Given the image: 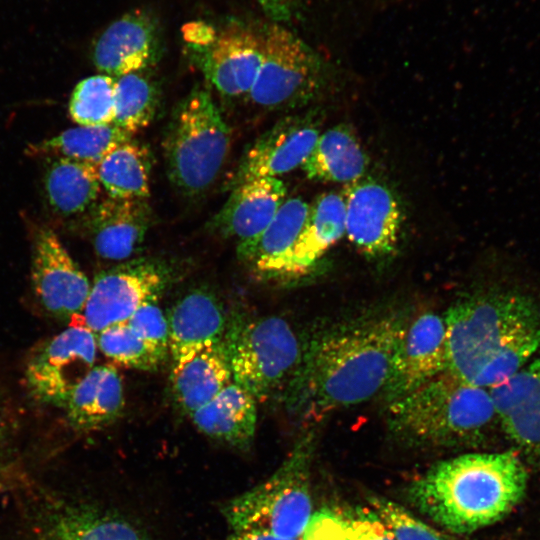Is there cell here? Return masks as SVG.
I'll list each match as a JSON object with an SVG mask.
<instances>
[{
  "mask_svg": "<svg viewBox=\"0 0 540 540\" xmlns=\"http://www.w3.org/2000/svg\"><path fill=\"white\" fill-rule=\"evenodd\" d=\"M160 52L156 21L143 10H134L112 22L96 40L92 58L105 75L118 78L149 68Z\"/></svg>",
  "mask_w": 540,
  "mask_h": 540,
  "instance_id": "17",
  "label": "cell"
},
{
  "mask_svg": "<svg viewBox=\"0 0 540 540\" xmlns=\"http://www.w3.org/2000/svg\"><path fill=\"white\" fill-rule=\"evenodd\" d=\"M98 349L112 361L134 369H157L165 355L142 340L126 322L111 325L96 334Z\"/></svg>",
  "mask_w": 540,
  "mask_h": 540,
  "instance_id": "34",
  "label": "cell"
},
{
  "mask_svg": "<svg viewBox=\"0 0 540 540\" xmlns=\"http://www.w3.org/2000/svg\"><path fill=\"white\" fill-rule=\"evenodd\" d=\"M405 327L399 317L373 318L312 341L288 385L289 404L317 420L383 391Z\"/></svg>",
  "mask_w": 540,
  "mask_h": 540,
  "instance_id": "1",
  "label": "cell"
},
{
  "mask_svg": "<svg viewBox=\"0 0 540 540\" xmlns=\"http://www.w3.org/2000/svg\"><path fill=\"white\" fill-rule=\"evenodd\" d=\"M116 78L93 75L80 81L73 90L69 113L82 126H101L114 122Z\"/></svg>",
  "mask_w": 540,
  "mask_h": 540,
  "instance_id": "33",
  "label": "cell"
},
{
  "mask_svg": "<svg viewBox=\"0 0 540 540\" xmlns=\"http://www.w3.org/2000/svg\"><path fill=\"white\" fill-rule=\"evenodd\" d=\"M369 502L374 514L395 540H455L428 526L393 501L373 496Z\"/></svg>",
  "mask_w": 540,
  "mask_h": 540,
  "instance_id": "35",
  "label": "cell"
},
{
  "mask_svg": "<svg viewBox=\"0 0 540 540\" xmlns=\"http://www.w3.org/2000/svg\"><path fill=\"white\" fill-rule=\"evenodd\" d=\"M319 135L318 125L311 116H291L280 120L244 152L232 188L256 178H278L301 167Z\"/></svg>",
  "mask_w": 540,
  "mask_h": 540,
  "instance_id": "15",
  "label": "cell"
},
{
  "mask_svg": "<svg viewBox=\"0 0 540 540\" xmlns=\"http://www.w3.org/2000/svg\"><path fill=\"white\" fill-rule=\"evenodd\" d=\"M262 10L275 22L285 21L292 17L295 0H256Z\"/></svg>",
  "mask_w": 540,
  "mask_h": 540,
  "instance_id": "38",
  "label": "cell"
},
{
  "mask_svg": "<svg viewBox=\"0 0 540 540\" xmlns=\"http://www.w3.org/2000/svg\"><path fill=\"white\" fill-rule=\"evenodd\" d=\"M447 370L444 318L424 313L405 327L383 390L388 402L400 399Z\"/></svg>",
  "mask_w": 540,
  "mask_h": 540,
  "instance_id": "12",
  "label": "cell"
},
{
  "mask_svg": "<svg viewBox=\"0 0 540 540\" xmlns=\"http://www.w3.org/2000/svg\"><path fill=\"white\" fill-rule=\"evenodd\" d=\"M50 540H146L129 521L94 510H76L57 520Z\"/></svg>",
  "mask_w": 540,
  "mask_h": 540,
  "instance_id": "31",
  "label": "cell"
},
{
  "mask_svg": "<svg viewBox=\"0 0 540 540\" xmlns=\"http://www.w3.org/2000/svg\"><path fill=\"white\" fill-rule=\"evenodd\" d=\"M96 334L85 326H71L52 337L31 357L26 380L41 401L63 407L76 384L94 367Z\"/></svg>",
  "mask_w": 540,
  "mask_h": 540,
  "instance_id": "10",
  "label": "cell"
},
{
  "mask_svg": "<svg viewBox=\"0 0 540 540\" xmlns=\"http://www.w3.org/2000/svg\"><path fill=\"white\" fill-rule=\"evenodd\" d=\"M256 403L249 392L232 381L189 417L202 434L245 450L252 444L256 431Z\"/></svg>",
  "mask_w": 540,
  "mask_h": 540,
  "instance_id": "23",
  "label": "cell"
},
{
  "mask_svg": "<svg viewBox=\"0 0 540 540\" xmlns=\"http://www.w3.org/2000/svg\"><path fill=\"white\" fill-rule=\"evenodd\" d=\"M345 202V234L363 254L379 257L396 247L402 215L391 190L382 183L358 180L347 184Z\"/></svg>",
  "mask_w": 540,
  "mask_h": 540,
  "instance_id": "11",
  "label": "cell"
},
{
  "mask_svg": "<svg viewBox=\"0 0 540 540\" xmlns=\"http://www.w3.org/2000/svg\"><path fill=\"white\" fill-rule=\"evenodd\" d=\"M226 540H290L260 531L233 532Z\"/></svg>",
  "mask_w": 540,
  "mask_h": 540,
  "instance_id": "39",
  "label": "cell"
},
{
  "mask_svg": "<svg viewBox=\"0 0 540 540\" xmlns=\"http://www.w3.org/2000/svg\"><path fill=\"white\" fill-rule=\"evenodd\" d=\"M345 234V202L341 194L326 192L310 204L306 223L293 248L270 279L303 276Z\"/></svg>",
  "mask_w": 540,
  "mask_h": 540,
  "instance_id": "21",
  "label": "cell"
},
{
  "mask_svg": "<svg viewBox=\"0 0 540 540\" xmlns=\"http://www.w3.org/2000/svg\"><path fill=\"white\" fill-rule=\"evenodd\" d=\"M166 317L172 370L201 350L221 342L228 323L218 298L201 288L185 294Z\"/></svg>",
  "mask_w": 540,
  "mask_h": 540,
  "instance_id": "18",
  "label": "cell"
},
{
  "mask_svg": "<svg viewBox=\"0 0 540 540\" xmlns=\"http://www.w3.org/2000/svg\"><path fill=\"white\" fill-rule=\"evenodd\" d=\"M223 342L232 380L257 402L289 385L302 357L291 325L278 316L228 319Z\"/></svg>",
  "mask_w": 540,
  "mask_h": 540,
  "instance_id": "7",
  "label": "cell"
},
{
  "mask_svg": "<svg viewBox=\"0 0 540 540\" xmlns=\"http://www.w3.org/2000/svg\"><path fill=\"white\" fill-rule=\"evenodd\" d=\"M230 149V130L210 90L195 87L176 107L164 140L171 182L187 195L207 190Z\"/></svg>",
  "mask_w": 540,
  "mask_h": 540,
  "instance_id": "6",
  "label": "cell"
},
{
  "mask_svg": "<svg viewBox=\"0 0 540 540\" xmlns=\"http://www.w3.org/2000/svg\"><path fill=\"white\" fill-rule=\"evenodd\" d=\"M97 167L70 158L51 157L44 177L51 208L65 217L91 209L101 191Z\"/></svg>",
  "mask_w": 540,
  "mask_h": 540,
  "instance_id": "27",
  "label": "cell"
},
{
  "mask_svg": "<svg viewBox=\"0 0 540 540\" xmlns=\"http://www.w3.org/2000/svg\"><path fill=\"white\" fill-rule=\"evenodd\" d=\"M151 223L147 199L107 197L91 208L88 227L101 258L125 260L142 245Z\"/></svg>",
  "mask_w": 540,
  "mask_h": 540,
  "instance_id": "19",
  "label": "cell"
},
{
  "mask_svg": "<svg viewBox=\"0 0 540 540\" xmlns=\"http://www.w3.org/2000/svg\"><path fill=\"white\" fill-rule=\"evenodd\" d=\"M232 381L223 340L201 350L171 373L173 397L188 416L209 403Z\"/></svg>",
  "mask_w": 540,
  "mask_h": 540,
  "instance_id": "25",
  "label": "cell"
},
{
  "mask_svg": "<svg viewBox=\"0 0 540 540\" xmlns=\"http://www.w3.org/2000/svg\"><path fill=\"white\" fill-rule=\"evenodd\" d=\"M447 370L490 389L514 376L540 351V302L511 290L476 293L445 317Z\"/></svg>",
  "mask_w": 540,
  "mask_h": 540,
  "instance_id": "2",
  "label": "cell"
},
{
  "mask_svg": "<svg viewBox=\"0 0 540 540\" xmlns=\"http://www.w3.org/2000/svg\"><path fill=\"white\" fill-rule=\"evenodd\" d=\"M159 90L144 70L116 78L114 124L129 134L147 127L156 115Z\"/></svg>",
  "mask_w": 540,
  "mask_h": 540,
  "instance_id": "30",
  "label": "cell"
},
{
  "mask_svg": "<svg viewBox=\"0 0 540 540\" xmlns=\"http://www.w3.org/2000/svg\"><path fill=\"white\" fill-rule=\"evenodd\" d=\"M313 438V434L303 436L269 478L223 506V516L233 532L301 538L313 516L309 487Z\"/></svg>",
  "mask_w": 540,
  "mask_h": 540,
  "instance_id": "5",
  "label": "cell"
},
{
  "mask_svg": "<svg viewBox=\"0 0 540 540\" xmlns=\"http://www.w3.org/2000/svg\"><path fill=\"white\" fill-rule=\"evenodd\" d=\"M169 267L140 258L123 262L96 275L82 311L85 327L95 334L126 322L142 305L157 302L171 282Z\"/></svg>",
  "mask_w": 540,
  "mask_h": 540,
  "instance_id": "9",
  "label": "cell"
},
{
  "mask_svg": "<svg viewBox=\"0 0 540 540\" xmlns=\"http://www.w3.org/2000/svg\"><path fill=\"white\" fill-rule=\"evenodd\" d=\"M489 392L505 435L524 455L540 461V351Z\"/></svg>",
  "mask_w": 540,
  "mask_h": 540,
  "instance_id": "16",
  "label": "cell"
},
{
  "mask_svg": "<svg viewBox=\"0 0 540 540\" xmlns=\"http://www.w3.org/2000/svg\"><path fill=\"white\" fill-rule=\"evenodd\" d=\"M126 323L142 340L167 356L169 352L168 321L156 302L142 305Z\"/></svg>",
  "mask_w": 540,
  "mask_h": 540,
  "instance_id": "36",
  "label": "cell"
},
{
  "mask_svg": "<svg viewBox=\"0 0 540 540\" xmlns=\"http://www.w3.org/2000/svg\"><path fill=\"white\" fill-rule=\"evenodd\" d=\"M321 78V61L303 40L277 22L264 26L263 59L247 96L254 105L276 110L303 103Z\"/></svg>",
  "mask_w": 540,
  "mask_h": 540,
  "instance_id": "8",
  "label": "cell"
},
{
  "mask_svg": "<svg viewBox=\"0 0 540 540\" xmlns=\"http://www.w3.org/2000/svg\"><path fill=\"white\" fill-rule=\"evenodd\" d=\"M310 204L299 197L285 199L268 226L255 238L238 244L241 260L256 276L270 279L289 254L308 218Z\"/></svg>",
  "mask_w": 540,
  "mask_h": 540,
  "instance_id": "24",
  "label": "cell"
},
{
  "mask_svg": "<svg viewBox=\"0 0 540 540\" xmlns=\"http://www.w3.org/2000/svg\"><path fill=\"white\" fill-rule=\"evenodd\" d=\"M301 540H395L374 512L354 515L330 511L312 516Z\"/></svg>",
  "mask_w": 540,
  "mask_h": 540,
  "instance_id": "32",
  "label": "cell"
},
{
  "mask_svg": "<svg viewBox=\"0 0 540 540\" xmlns=\"http://www.w3.org/2000/svg\"><path fill=\"white\" fill-rule=\"evenodd\" d=\"M528 474L512 451L470 453L433 466L409 489L411 501L453 533L491 525L521 501Z\"/></svg>",
  "mask_w": 540,
  "mask_h": 540,
  "instance_id": "3",
  "label": "cell"
},
{
  "mask_svg": "<svg viewBox=\"0 0 540 540\" xmlns=\"http://www.w3.org/2000/svg\"><path fill=\"white\" fill-rule=\"evenodd\" d=\"M63 408L71 425L93 431L116 421L124 408V390L117 370L92 367L70 392Z\"/></svg>",
  "mask_w": 540,
  "mask_h": 540,
  "instance_id": "22",
  "label": "cell"
},
{
  "mask_svg": "<svg viewBox=\"0 0 540 540\" xmlns=\"http://www.w3.org/2000/svg\"><path fill=\"white\" fill-rule=\"evenodd\" d=\"M388 414L395 435L425 447L473 445L499 424L489 389L448 370L390 402Z\"/></svg>",
  "mask_w": 540,
  "mask_h": 540,
  "instance_id": "4",
  "label": "cell"
},
{
  "mask_svg": "<svg viewBox=\"0 0 540 540\" xmlns=\"http://www.w3.org/2000/svg\"><path fill=\"white\" fill-rule=\"evenodd\" d=\"M216 34L217 31L213 27L203 22L190 23L183 29L184 39L192 45L195 50L203 49L211 44L214 41Z\"/></svg>",
  "mask_w": 540,
  "mask_h": 540,
  "instance_id": "37",
  "label": "cell"
},
{
  "mask_svg": "<svg viewBox=\"0 0 540 540\" xmlns=\"http://www.w3.org/2000/svg\"><path fill=\"white\" fill-rule=\"evenodd\" d=\"M32 282L43 307L56 317L82 314L91 283L50 229L35 235Z\"/></svg>",
  "mask_w": 540,
  "mask_h": 540,
  "instance_id": "14",
  "label": "cell"
},
{
  "mask_svg": "<svg viewBox=\"0 0 540 540\" xmlns=\"http://www.w3.org/2000/svg\"><path fill=\"white\" fill-rule=\"evenodd\" d=\"M199 53L201 70L215 89L227 97L248 96L264 52V28L230 23Z\"/></svg>",
  "mask_w": 540,
  "mask_h": 540,
  "instance_id": "13",
  "label": "cell"
},
{
  "mask_svg": "<svg viewBox=\"0 0 540 540\" xmlns=\"http://www.w3.org/2000/svg\"><path fill=\"white\" fill-rule=\"evenodd\" d=\"M286 186L276 177H262L242 182L232 192L212 219L211 227L238 244L258 236L271 222L285 200Z\"/></svg>",
  "mask_w": 540,
  "mask_h": 540,
  "instance_id": "20",
  "label": "cell"
},
{
  "mask_svg": "<svg viewBox=\"0 0 540 540\" xmlns=\"http://www.w3.org/2000/svg\"><path fill=\"white\" fill-rule=\"evenodd\" d=\"M132 135L114 123L69 128L57 136L32 145L31 154L65 157L98 166L102 160Z\"/></svg>",
  "mask_w": 540,
  "mask_h": 540,
  "instance_id": "29",
  "label": "cell"
},
{
  "mask_svg": "<svg viewBox=\"0 0 540 540\" xmlns=\"http://www.w3.org/2000/svg\"><path fill=\"white\" fill-rule=\"evenodd\" d=\"M151 154L142 143L130 139L98 165L101 187L115 199H147L150 195Z\"/></svg>",
  "mask_w": 540,
  "mask_h": 540,
  "instance_id": "28",
  "label": "cell"
},
{
  "mask_svg": "<svg viewBox=\"0 0 540 540\" xmlns=\"http://www.w3.org/2000/svg\"><path fill=\"white\" fill-rule=\"evenodd\" d=\"M367 166V155L355 133L341 124L319 135L301 168L310 180L350 184L362 179Z\"/></svg>",
  "mask_w": 540,
  "mask_h": 540,
  "instance_id": "26",
  "label": "cell"
}]
</instances>
